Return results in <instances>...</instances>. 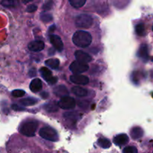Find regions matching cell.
<instances>
[{
  "instance_id": "10",
  "label": "cell",
  "mask_w": 153,
  "mask_h": 153,
  "mask_svg": "<svg viewBox=\"0 0 153 153\" xmlns=\"http://www.w3.org/2000/svg\"><path fill=\"white\" fill-rule=\"evenodd\" d=\"M28 49L31 52H37L43 50L45 47V44L42 40H34L28 43Z\"/></svg>"
},
{
  "instance_id": "14",
  "label": "cell",
  "mask_w": 153,
  "mask_h": 153,
  "mask_svg": "<svg viewBox=\"0 0 153 153\" xmlns=\"http://www.w3.org/2000/svg\"><path fill=\"white\" fill-rule=\"evenodd\" d=\"M29 87H30V90H31L32 92L34 93L39 92L40 91H41L42 87H43L41 80L39 79H33V80L31 82V83H30Z\"/></svg>"
},
{
  "instance_id": "2",
  "label": "cell",
  "mask_w": 153,
  "mask_h": 153,
  "mask_svg": "<svg viewBox=\"0 0 153 153\" xmlns=\"http://www.w3.org/2000/svg\"><path fill=\"white\" fill-rule=\"evenodd\" d=\"M37 126L38 124L36 121H26L22 124L20 128H19V131L23 135L27 136V137H34L35 135L36 131H37Z\"/></svg>"
},
{
  "instance_id": "25",
  "label": "cell",
  "mask_w": 153,
  "mask_h": 153,
  "mask_svg": "<svg viewBox=\"0 0 153 153\" xmlns=\"http://www.w3.org/2000/svg\"><path fill=\"white\" fill-rule=\"evenodd\" d=\"M1 4L5 7H12L15 6L14 0H2L1 1Z\"/></svg>"
},
{
  "instance_id": "34",
  "label": "cell",
  "mask_w": 153,
  "mask_h": 153,
  "mask_svg": "<svg viewBox=\"0 0 153 153\" xmlns=\"http://www.w3.org/2000/svg\"><path fill=\"white\" fill-rule=\"evenodd\" d=\"M152 30H153V27H152Z\"/></svg>"
},
{
  "instance_id": "3",
  "label": "cell",
  "mask_w": 153,
  "mask_h": 153,
  "mask_svg": "<svg viewBox=\"0 0 153 153\" xmlns=\"http://www.w3.org/2000/svg\"><path fill=\"white\" fill-rule=\"evenodd\" d=\"M39 134L43 139L50 141H57L58 140V135L56 131L51 127L46 126L42 128L39 131Z\"/></svg>"
},
{
  "instance_id": "4",
  "label": "cell",
  "mask_w": 153,
  "mask_h": 153,
  "mask_svg": "<svg viewBox=\"0 0 153 153\" xmlns=\"http://www.w3.org/2000/svg\"><path fill=\"white\" fill-rule=\"evenodd\" d=\"M75 22L78 28H88L93 25V18L90 15L83 13L76 16Z\"/></svg>"
},
{
  "instance_id": "30",
  "label": "cell",
  "mask_w": 153,
  "mask_h": 153,
  "mask_svg": "<svg viewBox=\"0 0 153 153\" xmlns=\"http://www.w3.org/2000/svg\"><path fill=\"white\" fill-rule=\"evenodd\" d=\"M11 107H12V109H13V110H14V111H22V110H24L23 108L19 107V106L16 105H12Z\"/></svg>"
},
{
  "instance_id": "11",
  "label": "cell",
  "mask_w": 153,
  "mask_h": 153,
  "mask_svg": "<svg viewBox=\"0 0 153 153\" xmlns=\"http://www.w3.org/2000/svg\"><path fill=\"white\" fill-rule=\"evenodd\" d=\"M75 57L76 58V61L85 63V64H87V63L92 61V58H91V55L82 50L76 51L75 52Z\"/></svg>"
},
{
  "instance_id": "23",
  "label": "cell",
  "mask_w": 153,
  "mask_h": 153,
  "mask_svg": "<svg viewBox=\"0 0 153 153\" xmlns=\"http://www.w3.org/2000/svg\"><path fill=\"white\" fill-rule=\"evenodd\" d=\"M135 32L138 36H143L145 34V26L143 23H139L135 27Z\"/></svg>"
},
{
  "instance_id": "32",
  "label": "cell",
  "mask_w": 153,
  "mask_h": 153,
  "mask_svg": "<svg viewBox=\"0 0 153 153\" xmlns=\"http://www.w3.org/2000/svg\"><path fill=\"white\" fill-rule=\"evenodd\" d=\"M41 97H43V98H44V99H46V98H47L48 97V94L47 93H42L41 94Z\"/></svg>"
},
{
  "instance_id": "33",
  "label": "cell",
  "mask_w": 153,
  "mask_h": 153,
  "mask_svg": "<svg viewBox=\"0 0 153 153\" xmlns=\"http://www.w3.org/2000/svg\"><path fill=\"white\" fill-rule=\"evenodd\" d=\"M22 2H23V3H25V4H26V3H28V2H30V1H33V0H22Z\"/></svg>"
},
{
  "instance_id": "9",
  "label": "cell",
  "mask_w": 153,
  "mask_h": 153,
  "mask_svg": "<svg viewBox=\"0 0 153 153\" xmlns=\"http://www.w3.org/2000/svg\"><path fill=\"white\" fill-rule=\"evenodd\" d=\"M70 81L73 83L80 85H85L89 83V79H88V77L80 74L73 75V76H70Z\"/></svg>"
},
{
  "instance_id": "1",
  "label": "cell",
  "mask_w": 153,
  "mask_h": 153,
  "mask_svg": "<svg viewBox=\"0 0 153 153\" xmlns=\"http://www.w3.org/2000/svg\"><path fill=\"white\" fill-rule=\"evenodd\" d=\"M73 42L79 47H88L92 42V36L87 31H78L73 34Z\"/></svg>"
},
{
  "instance_id": "22",
  "label": "cell",
  "mask_w": 153,
  "mask_h": 153,
  "mask_svg": "<svg viewBox=\"0 0 153 153\" xmlns=\"http://www.w3.org/2000/svg\"><path fill=\"white\" fill-rule=\"evenodd\" d=\"M44 109L49 112H55L58 111V105H57L55 102H51L45 105Z\"/></svg>"
},
{
  "instance_id": "6",
  "label": "cell",
  "mask_w": 153,
  "mask_h": 153,
  "mask_svg": "<svg viewBox=\"0 0 153 153\" xmlns=\"http://www.w3.org/2000/svg\"><path fill=\"white\" fill-rule=\"evenodd\" d=\"M58 105L61 108L64 110H69V109L74 108L76 106V101L73 98L70 97H65L61 99L58 103Z\"/></svg>"
},
{
  "instance_id": "18",
  "label": "cell",
  "mask_w": 153,
  "mask_h": 153,
  "mask_svg": "<svg viewBox=\"0 0 153 153\" xmlns=\"http://www.w3.org/2000/svg\"><path fill=\"white\" fill-rule=\"evenodd\" d=\"M45 64L52 69H58L59 67L60 61L57 58H50V59L46 61Z\"/></svg>"
},
{
  "instance_id": "19",
  "label": "cell",
  "mask_w": 153,
  "mask_h": 153,
  "mask_svg": "<svg viewBox=\"0 0 153 153\" xmlns=\"http://www.w3.org/2000/svg\"><path fill=\"white\" fill-rule=\"evenodd\" d=\"M37 101L38 100L37 99L32 98V97H28V98L22 99V100H20V104H22L24 106L34 105L37 102Z\"/></svg>"
},
{
  "instance_id": "27",
  "label": "cell",
  "mask_w": 153,
  "mask_h": 153,
  "mask_svg": "<svg viewBox=\"0 0 153 153\" xmlns=\"http://www.w3.org/2000/svg\"><path fill=\"white\" fill-rule=\"evenodd\" d=\"M25 91H22V90H15V91H12V96L14 97H22L25 95Z\"/></svg>"
},
{
  "instance_id": "20",
  "label": "cell",
  "mask_w": 153,
  "mask_h": 153,
  "mask_svg": "<svg viewBox=\"0 0 153 153\" xmlns=\"http://www.w3.org/2000/svg\"><path fill=\"white\" fill-rule=\"evenodd\" d=\"M98 144L100 145L101 147L104 148V149H108L111 146V143L108 139L106 138H100L98 140Z\"/></svg>"
},
{
  "instance_id": "5",
  "label": "cell",
  "mask_w": 153,
  "mask_h": 153,
  "mask_svg": "<svg viewBox=\"0 0 153 153\" xmlns=\"http://www.w3.org/2000/svg\"><path fill=\"white\" fill-rule=\"evenodd\" d=\"M88 69H89V67H88V64L78 61H73L70 66V70H71L75 75L85 73V72L88 71Z\"/></svg>"
},
{
  "instance_id": "8",
  "label": "cell",
  "mask_w": 153,
  "mask_h": 153,
  "mask_svg": "<svg viewBox=\"0 0 153 153\" xmlns=\"http://www.w3.org/2000/svg\"><path fill=\"white\" fill-rule=\"evenodd\" d=\"M49 39H50L51 43L53 45L54 48L56 50L59 51V52L63 50V49H64V43H63V41L61 39V37H58L56 34H51Z\"/></svg>"
},
{
  "instance_id": "15",
  "label": "cell",
  "mask_w": 153,
  "mask_h": 153,
  "mask_svg": "<svg viewBox=\"0 0 153 153\" xmlns=\"http://www.w3.org/2000/svg\"><path fill=\"white\" fill-rule=\"evenodd\" d=\"M54 94L58 96V97L63 98V97H68L69 91L65 86H64V85H59V86H57L56 88H55V89H54Z\"/></svg>"
},
{
  "instance_id": "13",
  "label": "cell",
  "mask_w": 153,
  "mask_h": 153,
  "mask_svg": "<svg viewBox=\"0 0 153 153\" xmlns=\"http://www.w3.org/2000/svg\"><path fill=\"white\" fill-rule=\"evenodd\" d=\"M137 56L143 59L144 61H146L149 58V51H148V46L146 44H142L139 48L137 52Z\"/></svg>"
},
{
  "instance_id": "21",
  "label": "cell",
  "mask_w": 153,
  "mask_h": 153,
  "mask_svg": "<svg viewBox=\"0 0 153 153\" xmlns=\"http://www.w3.org/2000/svg\"><path fill=\"white\" fill-rule=\"evenodd\" d=\"M70 4L76 8H79L85 5L86 0H69Z\"/></svg>"
},
{
  "instance_id": "29",
  "label": "cell",
  "mask_w": 153,
  "mask_h": 153,
  "mask_svg": "<svg viewBox=\"0 0 153 153\" xmlns=\"http://www.w3.org/2000/svg\"><path fill=\"white\" fill-rule=\"evenodd\" d=\"M37 9V7L34 4H31V5L28 6L26 9V11L27 12H29V13H32V12L36 11Z\"/></svg>"
},
{
  "instance_id": "17",
  "label": "cell",
  "mask_w": 153,
  "mask_h": 153,
  "mask_svg": "<svg viewBox=\"0 0 153 153\" xmlns=\"http://www.w3.org/2000/svg\"><path fill=\"white\" fill-rule=\"evenodd\" d=\"M72 92L76 95L77 97H86L88 95V91L85 88H82V87L79 86H76L73 87L72 88Z\"/></svg>"
},
{
  "instance_id": "12",
  "label": "cell",
  "mask_w": 153,
  "mask_h": 153,
  "mask_svg": "<svg viewBox=\"0 0 153 153\" xmlns=\"http://www.w3.org/2000/svg\"><path fill=\"white\" fill-rule=\"evenodd\" d=\"M128 140H129V138L127 134H120L114 138V143L117 146H123L128 143Z\"/></svg>"
},
{
  "instance_id": "28",
  "label": "cell",
  "mask_w": 153,
  "mask_h": 153,
  "mask_svg": "<svg viewBox=\"0 0 153 153\" xmlns=\"http://www.w3.org/2000/svg\"><path fill=\"white\" fill-rule=\"evenodd\" d=\"M123 153H137V149L135 146H127L124 148Z\"/></svg>"
},
{
  "instance_id": "31",
  "label": "cell",
  "mask_w": 153,
  "mask_h": 153,
  "mask_svg": "<svg viewBox=\"0 0 153 153\" xmlns=\"http://www.w3.org/2000/svg\"><path fill=\"white\" fill-rule=\"evenodd\" d=\"M29 76L31 77H34L36 76V70L35 69H31L29 71Z\"/></svg>"
},
{
  "instance_id": "16",
  "label": "cell",
  "mask_w": 153,
  "mask_h": 153,
  "mask_svg": "<svg viewBox=\"0 0 153 153\" xmlns=\"http://www.w3.org/2000/svg\"><path fill=\"white\" fill-rule=\"evenodd\" d=\"M130 134H131V138L134 139V140H137V139L143 137V131L140 127L136 126L134 127L133 128H131Z\"/></svg>"
},
{
  "instance_id": "7",
  "label": "cell",
  "mask_w": 153,
  "mask_h": 153,
  "mask_svg": "<svg viewBox=\"0 0 153 153\" xmlns=\"http://www.w3.org/2000/svg\"><path fill=\"white\" fill-rule=\"evenodd\" d=\"M40 73H41V76L49 85H54L57 82L58 79L56 77H54L52 75V72L49 70L46 67H42L40 70Z\"/></svg>"
},
{
  "instance_id": "24",
  "label": "cell",
  "mask_w": 153,
  "mask_h": 153,
  "mask_svg": "<svg viewBox=\"0 0 153 153\" xmlns=\"http://www.w3.org/2000/svg\"><path fill=\"white\" fill-rule=\"evenodd\" d=\"M40 19L43 22H49L52 20V16L50 13H42L40 14Z\"/></svg>"
},
{
  "instance_id": "26",
  "label": "cell",
  "mask_w": 153,
  "mask_h": 153,
  "mask_svg": "<svg viewBox=\"0 0 153 153\" xmlns=\"http://www.w3.org/2000/svg\"><path fill=\"white\" fill-rule=\"evenodd\" d=\"M54 2L52 0H47V1L45 2V4H43V10H45V11H47V10H51L53 7Z\"/></svg>"
}]
</instances>
